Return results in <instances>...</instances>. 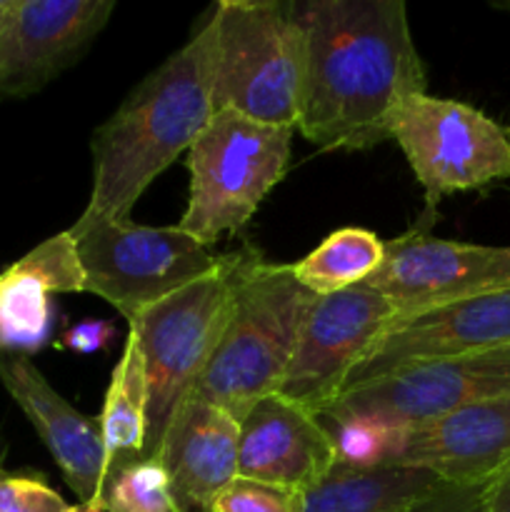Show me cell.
Here are the masks:
<instances>
[{
    "label": "cell",
    "mask_w": 510,
    "mask_h": 512,
    "mask_svg": "<svg viewBox=\"0 0 510 512\" xmlns=\"http://www.w3.org/2000/svg\"><path fill=\"white\" fill-rule=\"evenodd\" d=\"M305 38L298 130L320 150H368L390 140V118L425 93L403 0L295 3Z\"/></svg>",
    "instance_id": "obj_1"
},
{
    "label": "cell",
    "mask_w": 510,
    "mask_h": 512,
    "mask_svg": "<svg viewBox=\"0 0 510 512\" xmlns=\"http://www.w3.org/2000/svg\"><path fill=\"white\" fill-rule=\"evenodd\" d=\"M213 23L155 68L93 133V190L75 223L130 220L140 195L213 118Z\"/></svg>",
    "instance_id": "obj_2"
},
{
    "label": "cell",
    "mask_w": 510,
    "mask_h": 512,
    "mask_svg": "<svg viewBox=\"0 0 510 512\" xmlns=\"http://www.w3.org/2000/svg\"><path fill=\"white\" fill-rule=\"evenodd\" d=\"M315 298L290 265L268 263L248 245L240 248L228 323L195 385V398L240 423L258 400L278 390Z\"/></svg>",
    "instance_id": "obj_3"
},
{
    "label": "cell",
    "mask_w": 510,
    "mask_h": 512,
    "mask_svg": "<svg viewBox=\"0 0 510 512\" xmlns=\"http://www.w3.org/2000/svg\"><path fill=\"white\" fill-rule=\"evenodd\" d=\"M213 108L298 128L305 38L293 0H220L213 15Z\"/></svg>",
    "instance_id": "obj_4"
},
{
    "label": "cell",
    "mask_w": 510,
    "mask_h": 512,
    "mask_svg": "<svg viewBox=\"0 0 510 512\" xmlns=\"http://www.w3.org/2000/svg\"><path fill=\"white\" fill-rule=\"evenodd\" d=\"M293 133L235 110H215L185 153L190 193L178 228L208 248L240 233L288 173Z\"/></svg>",
    "instance_id": "obj_5"
},
{
    "label": "cell",
    "mask_w": 510,
    "mask_h": 512,
    "mask_svg": "<svg viewBox=\"0 0 510 512\" xmlns=\"http://www.w3.org/2000/svg\"><path fill=\"white\" fill-rule=\"evenodd\" d=\"M235 253L205 278L150 305L130 320L148 383V435L143 458L155 460L170 420L193 395L215 353L233 303Z\"/></svg>",
    "instance_id": "obj_6"
},
{
    "label": "cell",
    "mask_w": 510,
    "mask_h": 512,
    "mask_svg": "<svg viewBox=\"0 0 510 512\" xmlns=\"http://www.w3.org/2000/svg\"><path fill=\"white\" fill-rule=\"evenodd\" d=\"M68 233L78 248L85 293L108 300L128 323L213 273L223 258L178 225L148 228L130 220H93L73 223Z\"/></svg>",
    "instance_id": "obj_7"
},
{
    "label": "cell",
    "mask_w": 510,
    "mask_h": 512,
    "mask_svg": "<svg viewBox=\"0 0 510 512\" xmlns=\"http://www.w3.org/2000/svg\"><path fill=\"white\" fill-rule=\"evenodd\" d=\"M400 145L425 190V215L450 193L510 180V143L503 125L460 100L415 93L390 118Z\"/></svg>",
    "instance_id": "obj_8"
},
{
    "label": "cell",
    "mask_w": 510,
    "mask_h": 512,
    "mask_svg": "<svg viewBox=\"0 0 510 512\" xmlns=\"http://www.w3.org/2000/svg\"><path fill=\"white\" fill-rule=\"evenodd\" d=\"M395 315L390 300L368 283L315 298L275 393L315 415L328 410Z\"/></svg>",
    "instance_id": "obj_9"
},
{
    "label": "cell",
    "mask_w": 510,
    "mask_h": 512,
    "mask_svg": "<svg viewBox=\"0 0 510 512\" xmlns=\"http://www.w3.org/2000/svg\"><path fill=\"white\" fill-rule=\"evenodd\" d=\"M418 228L385 243V260L368 280L398 315L510 288V245H473Z\"/></svg>",
    "instance_id": "obj_10"
},
{
    "label": "cell",
    "mask_w": 510,
    "mask_h": 512,
    "mask_svg": "<svg viewBox=\"0 0 510 512\" xmlns=\"http://www.w3.org/2000/svg\"><path fill=\"white\" fill-rule=\"evenodd\" d=\"M503 345H510V288L395 315L355 365L343 393L400 370Z\"/></svg>",
    "instance_id": "obj_11"
},
{
    "label": "cell",
    "mask_w": 510,
    "mask_h": 512,
    "mask_svg": "<svg viewBox=\"0 0 510 512\" xmlns=\"http://www.w3.org/2000/svg\"><path fill=\"white\" fill-rule=\"evenodd\" d=\"M510 395V345L418 365L350 388L330 408L365 413L388 423H428L445 413Z\"/></svg>",
    "instance_id": "obj_12"
},
{
    "label": "cell",
    "mask_w": 510,
    "mask_h": 512,
    "mask_svg": "<svg viewBox=\"0 0 510 512\" xmlns=\"http://www.w3.org/2000/svg\"><path fill=\"white\" fill-rule=\"evenodd\" d=\"M115 0H13L0 30V98H28L90 48Z\"/></svg>",
    "instance_id": "obj_13"
},
{
    "label": "cell",
    "mask_w": 510,
    "mask_h": 512,
    "mask_svg": "<svg viewBox=\"0 0 510 512\" xmlns=\"http://www.w3.org/2000/svg\"><path fill=\"white\" fill-rule=\"evenodd\" d=\"M0 383L40 435L80 505H103L108 455L100 423L78 413L28 355L0 353Z\"/></svg>",
    "instance_id": "obj_14"
},
{
    "label": "cell",
    "mask_w": 510,
    "mask_h": 512,
    "mask_svg": "<svg viewBox=\"0 0 510 512\" xmlns=\"http://www.w3.org/2000/svg\"><path fill=\"white\" fill-rule=\"evenodd\" d=\"M510 463V395L405 428L395 468L428 470L458 488L488 485Z\"/></svg>",
    "instance_id": "obj_15"
},
{
    "label": "cell",
    "mask_w": 510,
    "mask_h": 512,
    "mask_svg": "<svg viewBox=\"0 0 510 512\" xmlns=\"http://www.w3.org/2000/svg\"><path fill=\"white\" fill-rule=\"evenodd\" d=\"M238 425L240 478L305 493L338 465L318 415L283 395H265Z\"/></svg>",
    "instance_id": "obj_16"
},
{
    "label": "cell",
    "mask_w": 510,
    "mask_h": 512,
    "mask_svg": "<svg viewBox=\"0 0 510 512\" xmlns=\"http://www.w3.org/2000/svg\"><path fill=\"white\" fill-rule=\"evenodd\" d=\"M240 425L225 410L190 395L155 460L165 470L173 512H213L218 495L238 478Z\"/></svg>",
    "instance_id": "obj_17"
},
{
    "label": "cell",
    "mask_w": 510,
    "mask_h": 512,
    "mask_svg": "<svg viewBox=\"0 0 510 512\" xmlns=\"http://www.w3.org/2000/svg\"><path fill=\"white\" fill-rule=\"evenodd\" d=\"M60 293H85V275L70 233L53 235L0 270V353L30 355L53 335Z\"/></svg>",
    "instance_id": "obj_18"
},
{
    "label": "cell",
    "mask_w": 510,
    "mask_h": 512,
    "mask_svg": "<svg viewBox=\"0 0 510 512\" xmlns=\"http://www.w3.org/2000/svg\"><path fill=\"white\" fill-rule=\"evenodd\" d=\"M448 483L418 468L350 470L335 465L305 490L303 512H430Z\"/></svg>",
    "instance_id": "obj_19"
},
{
    "label": "cell",
    "mask_w": 510,
    "mask_h": 512,
    "mask_svg": "<svg viewBox=\"0 0 510 512\" xmlns=\"http://www.w3.org/2000/svg\"><path fill=\"white\" fill-rule=\"evenodd\" d=\"M98 423L108 455V470L120 460L143 458L148 435V383L133 333L125 340L123 355L110 375Z\"/></svg>",
    "instance_id": "obj_20"
},
{
    "label": "cell",
    "mask_w": 510,
    "mask_h": 512,
    "mask_svg": "<svg viewBox=\"0 0 510 512\" xmlns=\"http://www.w3.org/2000/svg\"><path fill=\"white\" fill-rule=\"evenodd\" d=\"M385 260V243L363 228H340L330 233L313 253L298 263H290L295 280L310 293H343L360 283H368Z\"/></svg>",
    "instance_id": "obj_21"
},
{
    "label": "cell",
    "mask_w": 510,
    "mask_h": 512,
    "mask_svg": "<svg viewBox=\"0 0 510 512\" xmlns=\"http://www.w3.org/2000/svg\"><path fill=\"white\" fill-rule=\"evenodd\" d=\"M320 425L333 443L338 465L350 470L395 468L403 450L405 428L383 418L348 410H323Z\"/></svg>",
    "instance_id": "obj_22"
},
{
    "label": "cell",
    "mask_w": 510,
    "mask_h": 512,
    "mask_svg": "<svg viewBox=\"0 0 510 512\" xmlns=\"http://www.w3.org/2000/svg\"><path fill=\"white\" fill-rule=\"evenodd\" d=\"M103 512H173L165 470L158 460L128 458L108 470Z\"/></svg>",
    "instance_id": "obj_23"
},
{
    "label": "cell",
    "mask_w": 510,
    "mask_h": 512,
    "mask_svg": "<svg viewBox=\"0 0 510 512\" xmlns=\"http://www.w3.org/2000/svg\"><path fill=\"white\" fill-rule=\"evenodd\" d=\"M305 493L283 485L235 478L215 500L213 512H303Z\"/></svg>",
    "instance_id": "obj_24"
},
{
    "label": "cell",
    "mask_w": 510,
    "mask_h": 512,
    "mask_svg": "<svg viewBox=\"0 0 510 512\" xmlns=\"http://www.w3.org/2000/svg\"><path fill=\"white\" fill-rule=\"evenodd\" d=\"M70 505L48 483L0 468V512H68Z\"/></svg>",
    "instance_id": "obj_25"
},
{
    "label": "cell",
    "mask_w": 510,
    "mask_h": 512,
    "mask_svg": "<svg viewBox=\"0 0 510 512\" xmlns=\"http://www.w3.org/2000/svg\"><path fill=\"white\" fill-rule=\"evenodd\" d=\"M115 335V325L110 320H100V318H85L80 323H75L73 328H68L60 338V348L70 350V353L78 355H95V353H105V350L113 345Z\"/></svg>",
    "instance_id": "obj_26"
},
{
    "label": "cell",
    "mask_w": 510,
    "mask_h": 512,
    "mask_svg": "<svg viewBox=\"0 0 510 512\" xmlns=\"http://www.w3.org/2000/svg\"><path fill=\"white\" fill-rule=\"evenodd\" d=\"M430 512H485V485L478 488L448 485Z\"/></svg>",
    "instance_id": "obj_27"
},
{
    "label": "cell",
    "mask_w": 510,
    "mask_h": 512,
    "mask_svg": "<svg viewBox=\"0 0 510 512\" xmlns=\"http://www.w3.org/2000/svg\"><path fill=\"white\" fill-rule=\"evenodd\" d=\"M485 512H510V463L485 485Z\"/></svg>",
    "instance_id": "obj_28"
},
{
    "label": "cell",
    "mask_w": 510,
    "mask_h": 512,
    "mask_svg": "<svg viewBox=\"0 0 510 512\" xmlns=\"http://www.w3.org/2000/svg\"><path fill=\"white\" fill-rule=\"evenodd\" d=\"M68 512H103V505H70Z\"/></svg>",
    "instance_id": "obj_29"
},
{
    "label": "cell",
    "mask_w": 510,
    "mask_h": 512,
    "mask_svg": "<svg viewBox=\"0 0 510 512\" xmlns=\"http://www.w3.org/2000/svg\"><path fill=\"white\" fill-rule=\"evenodd\" d=\"M10 5H13V0H0V30H3V20L5 15H8Z\"/></svg>",
    "instance_id": "obj_30"
},
{
    "label": "cell",
    "mask_w": 510,
    "mask_h": 512,
    "mask_svg": "<svg viewBox=\"0 0 510 512\" xmlns=\"http://www.w3.org/2000/svg\"><path fill=\"white\" fill-rule=\"evenodd\" d=\"M505 138H508V143H510V125H505Z\"/></svg>",
    "instance_id": "obj_31"
},
{
    "label": "cell",
    "mask_w": 510,
    "mask_h": 512,
    "mask_svg": "<svg viewBox=\"0 0 510 512\" xmlns=\"http://www.w3.org/2000/svg\"><path fill=\"white\" fill-rule=\"evenodd\" d=\"M503 8H505V10H510V3H505V5H503Z\"/></svg>",
    "instance_id": "obj_32"
}]
</instances>
